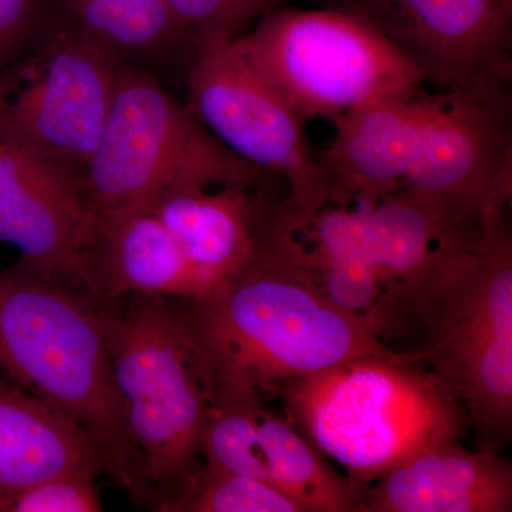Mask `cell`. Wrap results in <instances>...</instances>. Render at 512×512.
I'll return each instance as SVG.
<instances>
[{
	"label": "cell",
	"instance_id": "15",
	"mask_svg": "<svg viewBox=\"0 0 512 512\" xmlns=\"http://www.w3.org/2000/svg\"><path fill=\"white\" fill-rule=\"evenodd\" d=\"M512 464L503 453L441 441L363 488L357 512H511Z\"/></svg>",
	"mask_w": 512,
	"mask_h": 512
},
{
	"label": "cell",
	"instance_id": "17",
	"mask_svg": "<svg viewBox=\"0 0 512 512\" xmlns=\"http://www.w3.org/2000/svg\"><path fill=\"white\" fill-rule=\"evenodd\" d=\"M252 188H188L146 205L192 264L215 285L248 261L255 245L262 197Z\"/></svg>",
	"mask_w": 512,
	"mask_h": 512
},
{
	"label": "cell",
	"instance_id": "13",
	"mask_svg": "<svg viewBox=\"0 0 512 512\" xmlns=\"http://www.w3.org/2000/svg\"><path fill=\"white\" fill-rule=\"evenodd\" d=\"M82 265L83 288L103 302L134 293L200 298L217 286L146 207L96 212Z\"/></svg>",
	"mask_w": 512,
	"mask_h": 512
},
{
	"label": "cell",
	"instance_id": "19",
	"mask_svg": "<svg viewBox=\"0 0 512 512\" xmlns=\"http://www.w3.org/2000/svg\"><path fill=\"white\" fill-rule=\"evenodd\" d=\"M259 441L266 480L301 512H357L365 485L335 470L288 419L265 406Z\"/></svg>",
	"mask_w": 512,
	"mask_h": 512
},
{
	"label": "cell",
	"instance_id": "4",
	"mask_svg": "<svg viewBox=\"0 0 512 512\" xmlns=\"http://www.w3.org/2000/svg\"><path fill=\"white\" fill-rule=\"evenodd\" d=\"M106 315L111 375L140 460L141 507L164 512L202 464L214 375L180 299L134 293L106 302Z\"/></svg>",
	"mask_w": 512,
	"mask_h": 512
},
{
	"label": "cell",
	"instance_id": "12",
	"mask_svg": "<svg viewBox=\"0 0 512 512\" xmlns=\"http://www.w3.org/2000/svg\"><path fill=\"white\" fill-rule=\"evenodd\" d=\"M94 218L84 171L37 150L0 114V241L19 249V261L83 288Z\"/></svg>",
	"mask_w": 512,
	"mask_h": 512
},
{
	"label": "cell",
	"instance_id": "16",
	"mask_svg": "<svg viewBox=\"0 0 512 512\" xmlns=\"http://www.w3.org/2000/svg\"><path fill=\"white\" fill-rule=\"evenodd\" d=\"M74 470L113 477L109 458L76 421L0 380V512L26 488Z\"/></svg>",
	"mask_w": 512,
	"mask_h": 512
},
{
	"label": "cell",
	"instance_id": "20",
	"mask_svg": "<svg viewBox=\"0 0 512 512\" xmlns=\"http://www.w3.org/2000/svg\"><path fill=\"white\" fill-rule=\"evenodd\" d=\"M264 409L262 393L254 387L215 386L202 433V460L268 481L259 441Z\"/></svg>",
	"mask_w": 512,
	"mask_h": 512
},
{
	"label": "cell",
	"instance_id": "3",
	"mask_svg": "<svg viewBox=\"0 0 512 512\" xmlns=\"http://www.w3.org/2000/svg\"><path fill=\"white\" fill-rule=\"evenodd\" d=\"M414 355L457 397L478 450L512 437V235L508 212L450 245L407 302Z\"/></svg>",
	"mask_w": 512,
	"mask_h": 512
},
{
	"label": "cell",
	"instance_id": "22",
	"mask_svg": "<svg viewBox=\"0 0 512 512\" xmlns=\"http://www.w3.org/2000/svg\"><path fill=\"white\" fill-rule=\"evenodd\" d=\"M191 42L201 39L234 40L268 13L291 0H167Z\"/></svg>",
	"mask_w": 512,
	"mask_h": 512
},
{
	"label": "cell",
	"instance_id": "9",
	"mask_svg": "<svg viewBox=\"0 0 512 512\" xmlns=\"http://www.w3.org/2000/svg\"><path fill=\"white\" fill-rule=\"evenodd\" d=\"M121 66L47 16L35 45L0 72V114L37 150L84 171L99 146Z\"/></svg>",
	"mask_w": 512,
	"mask_h": 512
},
{
	"label": "cell",
	"instance_id": "5",
	"mask_svg": "<svg viewBox=\"0 0 512 512\" xmlns=\"http://www.w3.org/2000/svg\"><path fill=\"white\" fill-rule=\"evenodd\" d=\"M275 393L293 426L357 485L468 429L457 397L414 353L392 348L289 380Z\"/></svg>",
	"mask_w": 512,
	"mask_h": 512
},
{
	"label": "cell",
	"instance_id": "23",
	"mask_svg": "<svg viewBox=\"0 0 512 512\" xmlns=\"http://www.w3.org/2000/svg\"><path fill=\"white\" fill-rule=\"evenodd\" d=\"M99 476L89 470L56 474L16 495L8 512H99Z\"/></svg>",
	"mask_w": 512,
	"mask_h": 512
},
{
	"label": "cell",
	"instance_id": "6",
	"mask_svg": "<svg viewBox=\"0 0 512 512\" xmlns=\"http://www.w3.org/2000/svg\"><path fill=\"white\" fill-rule=\"evenodd\" d=\"M265 174L225 147L153 74L123 64L84 184L93 210L106 212L188 188H254Z\"/></svg>",
	"mask_w": 512,
	"mask_h": 512
},
{
	"label": "cell",
	"instance_id": "1",
	"mask_svg": "<svg viewBox=\"0 0 512 512\" xmlns=\"http://www.w3.org/2000/svg\"><path fill=\"white\" fill-rule=\"evenodd\" d=\"M284 200L262 198L254 251L200 298L180 299L214 384L275 393L281 384L390 349L366 319L323 291Z\"/></svg>",
	"mask_w": 512,
	"mask_h": 512
},
{
	"label": "cell",
	"instance_id": "21",
	"mask_svg": "<svg viewBox=\"0 0 512 512\" xmlns=\"http://www.w3.org/2000/svg\"><path fill=\"white\" fill-rule=\"evenodd\" d=\"M164 512H301L291 498L247 474L202 460L197 473Z\"/></svg>",
	"mask_w": 512,
	"mask_h": 512
},
{
	"label": "cell",
	"instance_id": "26",
	"mask_svg": "<svg viewBox=\"0 0 512 512\" xmlns=\"http://www.w3.org/2000/svg\"><path fill=\"white\" fill-rule=\"evenodd\" d=\"M501 5L507 6V8L512 9V0H497Z\"/></svg>",
	"mask_w": 512,
	"mask_h": 512
},
{
	"label": "cell",
	"instance_id": "14",
	"mask_svg": "<svg viewBox=\"0 0 512 512\" xmlns=\"http://www.w3.org/2000/svg\"><path fill=\"white\" fill-rule=\"evenodd\" d=\"M427 110V93L369 101L332 120L318 154L330 204L376 201L406 184Z\"/></svg>",
	"mask_w": 512,
	"mask_h": 512
},
{
	"label": "cell",
	"instance_id": "11",
	"mask_svg": "<svg viewBox=\"0 0 512 512\" xmlns=\"http://www.w3.org/2000/svg\"><path fill=\"white\" fill-rule=\"evenodd\" d=\"M404 187L483 212L512 198L511 86L427 94L419 143Z\"/></svg>",
	"mask_w": 512,
	"mask_h": 512
},
{
	"label": "cell",
	"instance_id": "7",
	"mask_svg": "<svg viewBox=\"0 0 512 512\" xmlns=\"http://www.w3.org/2000/svg\"><path fill=\"white\" fill-rule=\"evenodd\" d=\"M303 119L335 120L384 97L420 92V74L382 36L339 9L284 6L232 40Z\"/></svg>",
	"mask_w": 512,
	"mask_h": 512
},
{
	"label": "cell",
	"instance_id": "2",
	"mask_svg": "<svg viewBox=\"0 0 512 512\" xmlns=\"http://www.w3.org/2000/svg\"><path fill=\"white\" fill-rule=\"evenodd\" d=\"M0 380L76 421L141 507L140 460L111 375L106 302L22 261L0 272Z\"/></svg>",
	"mask_w": 512,
	"mask_h": 512
},
{
	"label": "cell",
	"instance_id": "24",
	"mask_svg": "<svg viewBox=\"0 0 512 512\" xmlns=\"http://www.w3.org/2000/svg\"><path fill=\"white\" fill-rule=\"evenodd\" d=\"M46 23L45 0H0V72L35 45Z\"/></svg>",
	"mask_w": 512,
	"mask_h": 512
},
{
	"label": "cell",
	"instance_id": "25",
	"mask_svg": "<svg viewBox=\"0 0 512 512\" xmlns=\"http://www.w3.org/2000/svg\"><path fill=\"white\" fill-rule=\"evenodd\" d=\"M46 5L49 6H60L69 5V3L83 2V0H45Z\"/></svg>",
	"mask_w": 512,
	"mask_h": 512
},
{
	"label": "cell",
	"instance_id": "18",
	"mask_svg": "<svg viewBox=\"0 0 512 512\" xmlns=\"http://www.w3.org/2000/svg\"><path fill=\"white\" fill-rule=\"evenodd\" d=\"M46 10L50 20L121 64L163 55L190 39L167 0H84Z\"/></svg>",
	"mask_w": 512,
	"mask_h": 512
},
{
	"label": "cell",
	"instance_id": "8",
	"mask_svg": "<svg viewBox=\"0 0 512 512\" xmlns=\"http://www.w3.org/2000/svg\"><path fill=\"white\" fill-rule=\"evenodd\" d=\"M188 107L232 153L284 177V198L299 225L328 202L305 119L220 37L192 42Z\"/></svg>",
	"mask_w": 512,
	"mask_h": 512
},
{
	"label": "cell",
	"instance_id": "10",
	"mask_svg": "<svg viewBox=\"0 0 512 512\" xmlns=\"http://www.w3.org/2000/svg\"><path fill=\"white\" fill-rule=\"evenodd\" d=\"M439 93L511 86V9L497 0H343Z\"/></svg>",
	"mask_w": 512,
	"mask_h": 512
}]
</instances>
